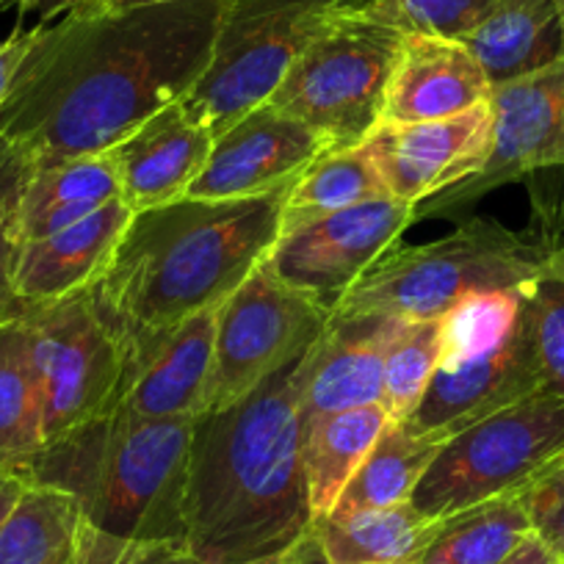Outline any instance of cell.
<instances>
[{
    "mask_svg": "<svg viewBox=\"0 0 564 564\" xmlns=\"http://www.w3.org/2000/svg\"><path fill=\"white\" fill-rule=\"evenodd\" d=\"M227 7L177 0L40 23L0 108V139L34 166L106 153L199 84Z\"/></svg>",
    "mask_w": 564,
    "mask_h": 564,
    "instance_id": "obj_1",
    "label": "cell"
},
{
    "mask_svg": "<svg viewBox=\"0 0 564 564\" xmlns=\"http://www.w3.org/2000/svg\"><path fill=\"white\" fill-rule=\"evenodd\" d=\"M302 355L194 421L186 547L199 564L285 556L313 529L302 465Z\"/></svg>",
    "mask_w": 564,
    "mask_h": 564,
    "instance_id": "obj_2",
    "label": "cell"
},
{
    "mask_svg": "<svg viewBox=\"0 0 564 564\" xmlns=\"http://www.w3.org/2000/svg\"><path fill=\"white\" fill-rule=\"evenodd\" d=\"M285 192L183 197L130 216L106 269L86 289L122 351L219 307L274 249Z\"/></svg>",
    "mask_w": 564,
    "mask_h": 564,
    "instance_id": "obj_3",
    "label": "cell"
},
{
    "mask_svg": "<svg viewBox=\"0 0 564 564\" xmlns=\"http://www.w3.org/2000/svg\"><path fill=\"white\" fill-rule=\"evenodd\" d=\"M192 417H141L111 406L47 443L25 468L29 485L78 501L91 529L124 542H186Z\"/></svg>",
    "mask_w": 564,
    "mask_h": 564,
    "instance_id": "obj_4",
    "label": "cell"
},
{
    "mask_svg": "<svg viewBox=\"0 0 564 564\" xmlns=\"http://www.w3.org/2000/svg\"><path fill=\"white\" fill-rule=\"evenodd\" d=\"M545 265V243L525 241L492 219H470L437 241L390 247L335 313L437 322L465 296L523 289Z\"/></svg>",
    "mask_w": 564,
    "mask_h": 564,
    "instance_id": "obj_5",
    "label": "cell"
},
{
    "mask_svg": "<svg viewBox=\"0 0 564 564\" xmlns=\"http://www.w3.org/2000/svg\"><path fill=\"white\" fill-rule=\"evenodd\" d=\"M377 0H230L214 58L181 106L216 135L271 97L327 29Z\"/></svg>",
    "mask_w": 564,
    "mask_h": 564,
    "instance_id": "obj_6",
    "label": "cell"
},
{
    "mask_svg": "<svg viewBox=\"0 0 564 564\" xmlns=\"http://www.w3.org/2000/svg\"><path fill=\"white\" fill-rule=\"evenodd\" d=\"M401 40L404 31L373 7L349 14L291 64L265 102L311 124L329 150L360 148L384 119Z\"/></svg>",
    "mask_w": 564,
    "mask_h": 564,
    "instance_id": "obj_7",
    "label": "cell"
},
{
    "mask_svg": "<svg viewBox=\"0 0 564 564\" xmlns=\"http://www.w3.org/2000/svg\"><path fill=\"white\" fill-rule=\"evenodd\" d=\"M564 454V399L551 388L457 432L417 481L410 503L430 520L512 496Z\"/></svg>",
    "mask_w": 564,
    "mask_h": 564,
    "instance_id": "obj_8",
    "label": "cell"
},
{
    "mask_svg": "<svg viewBox=\"0 0 564 564\" xmlns=\"http://www.w3.org/2000/svg\"><path fill=\"white\" fill-rule=\"evenodd\" d=\"M14 316L25 329L45 446L111 410L122 384L124 351L102 327L86 291L18 307Z\"/></svg>",
    "mask_w": 564,
    "mask_h": 564,
    "instance_id": "obj_9",
    "label": "cell"
},
{
    "mask_svg": "<svg viewBox=\"0 0 564 564\" xmlns=\"http://www.w3.org/2000/svg\"><path fill=\"white\" fill-rule=\"evenodd\" d=\"M329 318L333 313L282 282L263 260L216 307L208 410L232 404L276 368L311 349Z\"/></svg>",
    "mask_w": 564,
    "mask_h": 564,
    "instance_id": "obj_10",
    "label": "cell"
},
{
    "mask_svg": "<svg viewBox=\"0 0 564 564\" xmlns=\"http://www.w3.org/2000/svg\"><path fill=\"white\" fill-rule=\"evenodd\" d=\"M412 219V203L395 197L371 199L280 236L265 265L291 289L335 313L351 285L399 243Z\"/></svg>",
    "mask_w": 564,
    "mask_h": 564,
    "instance_id": "obj_11",
    "label": "cell"
},
{
    "mask_svg": "<svg viewBox=\"0 0 564 564\" xmlns=\"http://www.w3.org/2000/svg\"><path fill=\"white\" fill-rule=\"evenodd\" d=\"M492 148L474 177L443 192L437 208L474 203L531 172L564 166V58L492 86Z\"/></svg>",
    "mask_w": 564,
    "mask_h": 564,
    "instance_id": "obj_12",
    "label": "cell"
},
{
    "mask_svg": "<svg viewBox=\"0 0 564 564\" xmlns=\"http://www.w3.org/2000/svg\"><path fill=\"white\" fill-rule=\"evenodd\" d=\"M390 197L423 203L474 177L490 159L492 106L426 122H379L360 144Z\"/></svg>",
    "mask_w": 564,
    "mask_h": 564,
    "instance_id": "obj_13",
    "label": "cell"
},
{
    "mask_svg": "<svg viewBox=\"0 0 564 564\" xmlns=\"http://www.w3.org/2000/svg\"><path fill=\"white\" fill-rule=\"evenodd\" d=\"M329 150L327 141L291 113L260 102L214 139L208 161L186 197L249 199L282 192Z\"/></svg>",
    "mask_w": 564,
    "mask_h": 564,
    "instance_id": "obj_14",
    "label": "cell"
},
{
    "mask_svg": "<svg viewBox=\"0 0 564 564\" xmlns=\"http://www.w3.org/2000/svg\"><path fill=\"white\" fill-rule=\"evenodd\" d=\"M216 307L124 351L122 384L113 406L141 417H192L208 410L214 373Z\"/></svg>",
    "mask_w": 564,
    "mask_h": 564,
    "instance_id": "obj_15",
    "label": "cell"
},
{
    "mask_svg": "<svg viewBox=\"0 0 564 564\" xmlns=\"http://www.w3.org/2000/svg\"><path fill=\"white\" fill-rule=\"evenodd\" d=\"M536 388H542V373L531 340L529 313L523 307L518 333L501 349L465 366L437 368L404 423L421 435L446 443L457 432L534 393Z\"/></svg>",
    "mask_w": 564,
    "mask_h": 564,
    "instance_id": "obj_16",
    "label": "cell"
},
{
    "mask_svg": "<svg viewBox=\"0 0 564 564\" xmlns=\"http://www.w3.org/2000/svg\"><path fill=\"white\" fill-rule=\"evenodd\" d=\"M395 322L379 313H333L322 338L300 362L302 426L335 412L382 404L384 349Z\"/></svg>",
    "mask_w": 564,
    "mask_h": 564,
    "instance_id": "obj_17",
    "label": "cell"
},
{
    "mask_svg": "<svg viewBox=\"0 0 564 564\" xmlns=\"http://www.w3.org/2000/svg\"><path fill=\"white\" fill-rule=\"evenodd\" d=\"M214 148V133L181 100L141 122L111 153L119 175V199L130 214L161 208L186 197Z\"/></svg>",
    "mask_w": 564,
    "mask_h": 564,
    "instance_id": "obj_18",
    "label": "cell"
},
{
    "mask_svg": "<svg viewBox=\"0 0 564 564\" xmlns=\"http://www.w3.org/2000/svg\"><path fill=\"white\" fill-rule=\"evenodd\" d=\"M492 84L459 40L404 31L382 122L446 119L490 102Z\"/></svg>",
    "mask_w": 564,
    "mask_h": 564,
    "instance_id": "obj_19",
    "label": "cell"
},
{
    "mask_svg": "<svg viewBox=\"0 0 564 564\" xmlns=\"http://www.w3.org/2000/svg\"><path fill=\"white\" fill-rule=\"evenodd\" d=\"M130 216L128 205L113 199L78 225L23 243L14 265V313L89 289L106 269Z\"/></svg>",
    "mask_w": 564,
    "mask_h": 564,
    "instance_id": "obj_20",
    "label": "cell"
},
{
    "mask_svg": "<svg viewBox=\"0 0 564 564\" xmlns=\"http://www.w3.org/2000/svg\"><path fill=\"white\" fill-rule=\"evenodd\" d=\"M459 42L501 86L564 58L562 14L556 0H496Z\"/></svg>",
    "mask_w": 564,
    "mask_h": 564,
    "instance_id": "obj_21",
    "label": "cell"
},
{
    "mask_svg": "<svg viewBox=\"0 0 564 564\" xmlns=\"http://www.w3.org/2000/svg\"><path fill=\"white\" fill-rule=\"evenodd\" d=\"M113 199H119V175L108 150L34 166L20 194V247L78 225Z\"/></svg>",
    "mask_w": 564,
    "mask_h": 564,
    "instance_id": "obj_22",
    "label": "cell"
},
{
    "mask_svg": "<svg viewBox=\"0 0 564 564\" xmlns=\"http://www.w3.org/2000/svg\"><path fill=\"white\" fill-rule=\"evenodd\" d=\"M390 415L382 404L335 412L302 426V465L311 492L313 523L327 518L362 459L382 435Z\"/></svg>",
    "mask_w": 564,
    "mask_h": 564,
    "instance_id": "obj_23",
    "label": "cell"
},
{
    "mask_svg": "<svg viewBox=\"0 0 564 564\" xmlns=\"http://www.w3.org/2000/svg\"><path fill=\"white\" fill-rule=\"evenodd\" d=\"M435 520L412 503L360 512H329L313 523L329 564H412Z\"/></svg>",
    "mask_w": 564,
    "mask_h": 564,
    "instance_id": "obj_24",
    "label": "cell"
},
{
    "mask_svg": "<svg viewBox=\"0 0 564 564\" xmlns=\"http://www.w3.org/2000/svg\"><path fill=\"white\" fill-rule=\"evenodd\" d=\"M531 536L520 492L435 520L412 564H501Z\"/></svg>",
    "mask_w": 564,
    "mask_h": 564,
    "instance_id": "obj_25",
    "label": "cell"
},
{
    "mask_svg": "<svg viewBox=\"0 0 564 564\" xmlns=\"http://www.w3.org/2000/svg\"><path fill=\"white\" fill-rule=\"evenodd\" d=\"M441 446L443 441L421 435L404 421H388L368 457L340 492L333 512L390 509L410 503L417 481L435 463Z\"/></svg>",
    "mask_w": 564,
    "mask_h": 564,
    "instance_id": "obj_26",
    "label": "cell"
},
{
    "mask_svg": "<svg viewBox=\"0 0 564 564\" xmlns=\"http://www.w3.org/2000/svg\"><path fill=\"white\" fill-rule=\"evenodd\" d=\"M84 529L73 496L29 485L0 525V564H75Z\"/></svg>",
    "mask_w": 564,
    "mask_h": 564,
    "instance_id": "obj_27",
    "label": "cell"
},
{
    "mask_svg": "<svg viewBox=\"0 0 564 564\" xmlns=\"http://www.w3.org/2000/svg\"><path fill=\"white\" fill-rule=\"evenodd\" d=\"M382 197L390 194L366 150H324L282 197L280 236Z\"/></svg>",
    "mask_w": 564,
    "mask_h": 564,
    "instance_id": "obj_28",
    "label": "cell"
},
{
    "mask_svg": "<svg viewBox=\"0 0 564 564\" xmlns=\"http://www.w3.org/2000/svg\"><path fill=\"white\" fill-rule=\"evenodd\" d=\"M42 448L40 390L31 371L25 329L12 316L0 324V468L25 476Z\"/></svg>",
    "mask_w": 564,
    "mask_h": 564,
    "instance_id": "obj_29",
    "label": "cell"
},
{
    "mask_svg": "<svg viewBox=\"0 0 564 564\" xmlns=\"http://www.w3.org/2000/svg\"><path fill=\"white\" fill-rule=\"evenodd\" d=\"M523 289L474 294L454 305L441 318V366L437 368L465 366L501 349L523 322Z\"/></svg>",
    "mask_w": 564,
    "mask_h": 564,
    "instance_id": "obj_30",
    "label": "cell"
},
{
    "mask_svg": "<svg viewBox=\"0 0 564 564\" xmlns=\"http://www.w3.org/2000/svg\"><path fill=\"white\" fill-rule=\"evenodd\" d=\"M441 366V318L437 322H395L384 349L382 406L390 421H404L421 401L423 390Z\"/></svg>",
    "mask_w": 564,
    "mask_h": 564,
    "instance_id": "obj_31",
    "label": "cell"
},
{
    "mask_svg": "<svg viewBox=\"0 0 564 564\" xmlns=\"http://www.w3.org/2000/svg\"><path fill=\"white\" fill-rule=\"evenodd\" d=\"M523 294L542 384L564 399V274L545 265Z\"/></svg>",
    "mask_w": 564,
    "mask_h": 564,
    "instance_id": "obj_32",
    "label": "cell"
},
{
    "mask_svg": "<svg viewBox=\"0 0 564 564\" xmlns=\"http://www.w3.org/2000/svg\"><path fill=\"white\" fill-rule=\"evenodd\" d=\"M31 170L34 164L0 139V324L14 316V265L20 254L18 208Z\"/></svg>",
    "mask_w": 564,
    "mask_h": 564,
    "instance_id": "obj_33",
    "label": "cell"
},
{
    "mask_svg": "<svg viewBox=\"0 0 564 564\" xmlns=\"http://www.w3.org/2000/svg\"><path fill=\"white\" fill-rule=\"evenodd\" d=\"M496 0H377L373 12L401 31L463 40Z\"/></svg>",
    "mask_w": 564,
    "mask_h": 564,
    "instance_id": "obj_34",
    "label": "cell"
},
{
    "mask_svg": "<svg viewBox=\"0 0 564 564\" xmlns=\"http://www.w3.org/2000/svg\"><path fill=\"white\" fill-rule=\"evenodd\" d=\"M531 534L540 536L564 564V454L520 490Z\"/></svg>",
    "mask_w": 564,
    "mask_h": 564,
    "instance_id": "obj_35",
    "label": "cell"
},
{
    "mask_svg": "<svg viewBox=\"0 0 564 564\" xmlns=\"http://www.w3.org/2000/svg\"><path fill=\"white\" fill-rule=\"evenodd\" d=\"M117 564H199L186 542H128Z\"/></svg>",
    "mask_w": 564,
    "mask_h": 564,
    "instance_id": "obj_36",
    "label": "cell"
},
{
    "mask_svg": "<svg viewBox=\"0 0 564 564\" xmlns=\"http://www.w3.org/2000/svg\"><path fill=\"white\" fill-rule=\"evenodd\" d=\"M36 34H40V25H36V29H14L7 40L0 42V108L7 102L14 75H18L25 53L34 45Z\"/></svg>",
    "mask_w": 564,
    "mask_h": 564,
    "instance_id": "obj_37",
    "label": "cell"
},
{
    "mask_svg": "<svg viewBox=\"0 0 564 564\" xmlns=\"http://www.w3.org/2000/svg\"><path fill=\"white\" fill-rule=\"evenodd\" d=\"M124 545H128L124 540H117V536L102 534V531L91 529V525L86 523L84 536H80V551H78V558H75V564H117L119 556H122Z\"/></svg>",
    "mask_w": 564,
    "mask_h": 564,
    "instance_id": "obj_38",
    "label": "cell"
},
{
    "mask_svg": "<svg viewBox=\"0 0 564 564\" xmlns=\"http://www.w3.org/2000/svg\"><path fill=\"white\" fill-rule=\"evenodd\" d=\"M80 0H0V9H18L20 14H29V12H36L45 18V23H51V20H58L62 14L73 12L75 7H78Z\"/></svg>",
    "mask_w": 564,
    "mask_h": 564,
    "instance_id": "obj_39",
    "label": "cell"
},
{
    "mask_svg": "<svg viewBox=\"0 0 564 564\" xmlns=\"http://www.w3.org/2000/svg\"><path fill=\"white\" fill-rule=\"evenodd\" d=\"M161 3H177V0H84L80 7H75L67 14H113V12H130V9H144V7H161ZM64 18V14H62Z\"/></svg>",
    "mask_w": 564,
    "mask_h": 564,
    "instance_id": "obj_40",
    "label": "cell"
},
{
    "mask_svg": "<svg viewBox=\"0 0 564 564\" xmlns=\"http://www.w3.org/2000/svg\"><path fill=\"white\" fill-rule=\"evenodd\" d=\"M501 564H562V558H558L540 536L531 534L529 540H525L518 551L509 553Z\"/></svg>",
    "mask_w": 564,
    "mask_h": 564,
    "instance_id": "obj_41",
    "label": "cell"
},
{
    "mask_svg": "<svg viewBox=\"0 0 564 564\" xmlns=\"http://www.w3.org/2000/svg\"><path fill=\"white\" fill-rule=\"evenodd\" d=\"M25 487H29V479H25L23 474H18V470L0 468V525H3V520L9 518V512L14 509V503L20 501V496L25 492Z\"/></svg>",
    "mask_w": 564,
    "mask_h": 564,
    "instance_id": "obj_42",
    "label": "cell"
},
{
    "mask_svg": "<svg viewBox=\"0 0 564 564\" xmlns=\"http://www.w3.org/2000/svg\"><path fill=\"white\" fill-rule=\"evenodd\" d=\"M282 558H285V564H329L327 553H324L322 542H318L316 531L313 529L307 531V534L302 536V540Z\"/></svg>",
    "mask_w": 564,
    "mask_h": 564,
    "instance_id": "obj_43",
    "label": "cell"
},
{
    "mask_svg": "<svg viewBox=\"0 0 564 564\" xmlns=\"http://www.w3.org/2000/svg\"><path fill=\"white\" fill-rule=\"evenodd\" d=\"M545 249H547V265L564 274V238L556 243H545Z\"/></svg>",
    "mask_w": 564,
    "mask_h": 564,
    "instance_id": "obj_44",
    "label": "cell"
},
{
    "mask_svg": "<svg viewBox=\"0 0 564 564\" xmlns=\"http://www.w3.org/2000/svg\"><path fill=\"white\" fill-rule=\"evenodd\" d=\"M243 564H285V558L274 556V558H260V562H243Z\"/></svg>",
    "mask_w": 564,
    "mask_h": 564,
    "instance_id": "obj_45",
    "label": "cell"
},
{
    "mask_svg": "<svg viewBox=\"0 0 564 564\" xmlns=\"http://www.w3.org/2000/svg\"><path fill=\"white\" fill-rule=\"evenodd\" d=\"M556 7H558V14H562V25H564V0H556Z\"/></svg>",
    "mask_w": 564,
    "mask_h": 564,
    "instance_id": "obj_46",
    "label": "cell"
}]
</instances>
